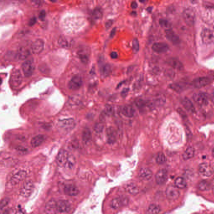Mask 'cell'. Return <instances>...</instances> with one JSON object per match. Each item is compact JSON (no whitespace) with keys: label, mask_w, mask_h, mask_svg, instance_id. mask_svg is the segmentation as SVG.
Returning a JSON list of instances; mask_svg holds the SVG:
<instances>
[{"label":"cell","mask_w":214,"mask_h":214,"mask_svg":"<svg viewBox=\"0 0 214 214\" xmlns=\"http://www.w3.org/2000/svg\"><path fill=\"white\" fill-rule=\"evenodd\" d=\"M115 33H116V28H114L112 29L111 32H110V37L112 38V37H114L115 36Z\"/></svg>","instance_id":"55"},{"label":"cell","mask_w":214,"mask_h":214,"mask_svg":"<svg viewBox=\"0 0 214 214\" xmlns=\"http://www.w3.org/2000/svg\"><path fill=\"white\" fill-rule=\"evenodd\" d=\"M125 191L132 195H136L139 192L138 187L134 183L128 184L125 187Z\"/></svg>","instance_id":"30"},{"label":"cell","mask_w":214,"mask_h":214,"mask_svg":"<svg viewBox=\"0 0 214 214\" xmlns=\"http://www.w3.org/2000/svg\"><path fill=\"white\" fill-rule=\"evenodd\" d=\"M159 24L162 27L166 28L167 29H169L170 25L169 22L164 19H160L159 21Z\"/></svg>","instance_id":"46"},{"label":"cell","mask_w":214,"mask_h":214,"mask_svg":"<svg viewBox=\"0 0 214 214\" xmlns=\"http://www.w3.org/2000/svg\"><path fill=\"white\" fill-rule=\"evenodd\" d=\"M152 49L154 52L157 53L162 54L167 52L169 48L168 45L165 43L157 42L153 44Z\"/></svg>","instance_id":"16"},{"label":"cell","mask_w":214,"mask_h":214,"mask_svg":"<svg viewBox=\"0 0 214 214\" xmlns=\"http://www.w3.org/2000/svg\"><path fill=\"white\" fill-rule=\"evenodd\" d=\"M32 3L35 5H40L41 4V0H31Z\"/></svg>","instance_id":"52"},{"label":"cell","mask_w":214,"mask_h":214,"mask_svg":"<svg viewBox=\"0 0 214 214\" xmlns=\"http://www.w3.org/2000/svg\"><path fill=\"white\" fill-rule=\"evenodd\" d=\"M153 103H151L152 105L154 104L156 106H162L165 102V98L162 95H159L156 97L153 100Z\"/></svg>","instance_id":"37"},{"label":"cell","mask_w":214,"mask_h":214,"mask_svg":"<svg viewBox=\"0 0 214 214\" xmlns=\"http://www.w3.org/2000/svg\"><path fill=\"white\" fill-rule=\"evenodd\" d=\"M166 63L169 66H171L176 69L181 70L183 68V66L182 63L177 59L174 58H169L166 61Z\"/></svg>","instance_id":"25"},{"label":"cell","mask_w":214,"mask_h":214,"mask_svg":"<svg viewBox=\"0 0 214 214\" xmlns=\"http://www.w3.org/2000/svg\"><path fill=\"white\" fill-rule=\"evenodd\" d=\"M76 164V159L75 157L72 154H70L68 159L66 165L65 167L68 169H71L73 168Z\"/></svg>","instance_id":"39"},{"label":"cell","mask_w":214,"mask_h":214,"mask_svg":"<svg viewBox=\"0 0 214 214\" xmlns=\"http://www.w3.org/2000/svg\"><path fill=\"white\" fill-rule=\"evenodd\" d=\"M194 152L195 151L193 147H189L182 155L183 159L185 160H187L192 158L194 156Z\"/></svg>","instance_id":"31"},{"label":"cell","mask_w":214,"mask_h":214,"mask_svg":"<svg viewBox=\"0 0 214 214\" xmlns=\"http://www.w3.org/2000/svg\"><path fill=\"white\" fill-rule=\"evenodd\" d=\"M57 213H68L71 210L70 204L67 201L60 200L57 202Z\"/></svg>","instance_id":"12"},{"label":"cell","mask_w":214,"mask_h":214,"mask_svg":"<svg viewBox=\"0 0 214 214\" xmlns=\"http://www.w3.org/2000/svg\"><path fill=\"white\" fill-rule=\"evenodd\" d=\"M26 176H27V173L25 171H18L16 174L14 175L11 178V180H10L11 184L13 185H17L19 182L24 180L26 178Z\"/></svg>","instance_id":"17"},{"label":"cell","mask_w":214,"mask_h":214,"mask_svg":"<svg viewBox=\"0 0 214 214\" xmlns=\"http://www.w3.org/2000/svg\"><path fill=\"white\" fill-rule=\"evenodd\" d=\"M212 155L214 157V148L213 149V151H212Z\"/></svg>","instance_id":"61"},{"label":"cell","mask_w":214,"mask_h":214,"mask_svg":"<svg viewBox=\"0 0 214 214\" xmlns=\"http://www.w3.org/2000/svg\"><path fill=\"white\" fill-rule=\"evenodd\" d=\"M112 22L111 20H109L106 22V28H109L111 27L112 25Z\"/></svg>","instance_id":"54"},{"label":"cell","mask_w":214,"mask_h":214,"mask_svg":"<svg viewBox=\"0 0 214 214\" xmlns=\"http://www.w3.org/2000/svg\"><path fill=\"white\" fill-rule=\"evenodd\" d=\"M108 141L109 144H113L116 140V132L112 127L108 128L107 130Z\"/></svg>","instance_id":"27"},{"label":"cell","mask_w":214,"mask_h":214,"mask_svg":"<svg viewBox=\"0 0 214 214\" xmlns=\"http://www.w3.org/2000/svg\"><path fill=\"white\" fill-rule=\"evenodd\" d=\"M183 16L187 25L189 26H193L195 21V14L192 9L190 8L186 9L183 12Z\"/></svg>","instance_id":"5"},{"label":"cell","mask_w":214,"mask_h":214,"mask_svg":"<svg viewBox=\"0 0 214 214\" xmlns=\"http://www.w3.org/2000/svg\"><path fill=\"white\" fill-rule=\"evenodd\" d=\"M128 91H129L128 88H124L122 91L121 93V95L123 97H125L128 94Z\"/></svg>","instance_id":"51"},{"label":"cell","mask_w":214,"mask_h":214,"mask_svg":"<svg viewBox=\"0 0 214 214\" xmlns=\"http://www.w3.org/2000/svg\"><path fill=\"white\" fill-rule=\"evenodd\" d=\"M181 103L184 108L189 112L192 113L195 112V108L194 106L193 103L188 98H185L182 100Z\"/></svg>","instance_id":"28"},{"label":"cell","mask_w":214,"mask_h":214,"mask_svg":"<svg viewBox=\"0 0 214 214\" xmlns=\"http://www.w3.org/2000/svg\"><path fill=\"white\" fill-rule=\"evenodd\" d=\"M78 55L82 62L87 63L89 59V51L88 49L82 48L78 51Z\"/></svg>","instance_id":"26"},{"label":"cell","mask_w":214,"mask_h":214,"mask_svg":"<svg viewBox=\"0 0 214 214\" xmlns=\"http://www.w3.org/2000/svg\"><path fill=\"white\" fill-rule=\"evenodd\" d=\"M23 78L20 71L18 69L13 70L10 78V85L13 88H16L21 85Z\"/></svg>","instance_id":"1"},{"label":"cell","mask_w":214,"mask_h":214,"mask_svg":"<svg viewBox=\"0 0 214 214\" xmlns=\"http://www.w3.org/2000/svg\"><path fill=\"white\" fill-rule=\"evenodd\" d=\"M212 100H213V102H214V93L212 95Z\"/></svg>","instance_id":"58"},{"label":"cell","mask_w":214,"mask_h":214,"mask_svg":"<svg viewBox=\"0 0 214 214\" xmlns=\"http://www.w3.org/2000/svg\"><path fill=\"white\" fill-rule=\"evenodd\" d=\"M82 138L83 141L85 143H87L91 140L92 133L89 128H85L83 131Z\"/></svg>","instance_id":"32"},{"label":"cell","mask_w":214,"mask_h":214,"mask_svg":"<svg viewBox=\"0 0 214 214\" xmlns=\"http://www.w3.org/2000/svg\"><path fill=\"white\" fill-rule=\"evenodd\" d=\"M131 7H132V8H133V9H136V8H137L138 7L137 3L136 2H133L132 3V5H131Z\"/></svg>","instance_id":"56"},{"label":"cell","mask_w":214,"mask_h":214,"mask_svg":"<svg viewBox=\"0 0 214 214\" xmlns=\"http://www.w3.org/2000/svg\"><path fill=\"white\" fill-rule=\"evenodd\" d=\"M193 99L195 102L200 106H206L208 104V97L204 93H196L193 95Z\"/></svg>","instance_id":"13"},{"label":"cell","mask_w":214,"mask_h":214,"mask_svg":"<svg viewBox=\"0 0 214 214\" xmlns=\"http://www.w3.org/2000/svg\"><path fill=\"white\" fill-rule=\"evenodd\" d=\"M93 16L96 19H100L103 16L102 10L99 8H95L93 12Z\"/></svg>","instance_id":"43"},{"label":"cell","mask_w":214,"mask_h":214,"mask_svg":"<svg viewBox=\"0 0 214 214\" xmlns=\"http://www.w3.org/2000/svg\"><path fill=\"white\" fill-rule=\"evenodd\" d=\"M37 22V18L35 17L32 18L30 20H29V26H33V25H35Z\"/></svg>","instance_id":"50"},{"label":"cell","mask_w":214,"mask_h":214,"mask_svg":"<svg viewBox=\"0 0 214 214\" xmlns=\"http://www.w3.org/2000/svg\"><path fill=\"white\" fill-rule=\"evenodd\" d=\"M46 15V13L45 11L44 10H42L39 14V19L41 21H44L45 19Z\"/></svg>","instance_id":"48"},{"label":"cell","mask_w":214,"mask_h":214,"mask_svg":"<svg viewBox=\"0 0 214 214\" xmlns=\"http://www.w3.org/2000/svg\"><path fill=\"white\" fill-rule=\"evenodd\" d=\"M139 1L141 3H144L146 1V0H139Z\"/></svg>","instance_id":"59"},{"label":"cell","mask_w":214,"mask_h":214,"mask_svg":"<svg viewBox=\"0 0 214 214\" xmlns=\"http://www.w3.org/2000/svg\"><path fill=\"white\" fill-rule=\"evenodd\" d=\"M156 161L158 164H162L165 163L166 161V158L165 155L162 153H159L157 155L156 158Z\"/></svg>","instance_id":"40"},{"label":"cell","mask_w":214,"mask_h":214,"mask_svg":"<svg viewBox=\"0 0 214 214\" xmlns=\"http://www.w3.org/2000/svg\"><path fill=\"white\" fill-rule=\"evenodd\" d=\"M50 1L52 2L53 3H55V2H56V0H50Z\"/></svg>","instance_id":"60"},{"label":"cell","mask_w":214,"mask_h":214,"mask_svg":"<svg viewBox=\"0 0 214 214\" xmlns=\"http://www.w3.org/2000/svg\"><path fill=\"white\" fill-rule=\"evenodd\" d=\"M132 46H133V51L134 53H137L139 50V44L138 40L137 39H134L132 42Z\"/></svg>","instance_id":"44"},{"label":"cell","mask_w":214,"mask_h":214,"mask_svg":"<svg viewBox=\"0 0 214 214\" xmlns=\"http://www.w3.org/2000/svg\"><path fill=\"white\" fill-rule=\"evenodd\" d=\"M110 57L113 59H115L118 57V54L116 52H112L111 54H110Z\"/></svg>","instance_id":"53"},{"label":"cell","mask_w":214,"mask_h":214,"mask_svg":"<svg viewBox=\"0 0 214 214\" xmlns=\"http://www.w3.org/2000/svg\"><path fill=\"white\" fill-rule=\"evenodd\" d=\"M168 178V174L166 169H162L159 170L155 177L156 182L159 185H163L166 182Z\"/></svg>","instance_id":"15"},{"label":"cell","mask_w":214,"mask_h":214,"mask_svg":"<svg viewBox=\"0 0 214 214\" xmlns=\"http://www.w3.org/2000/svg\"><path fill=\"white\" fill-rule=\"evenodd\" d=\"M103 112L108 116H111L114 114V109L111 105L107 104L105 106V109Z\"/></svg>","instance_id":"41"},{"label":"cell","mask_w":214,"mask_h":214,"mask_svg":"<svg viewBox=\"0 0 214 214\" xmlns=\"http://www.w3.org/2000/svg\"><path fill=\"white\" fill-rule=\"evenodd\" d=\"M101 72L104 77H106L109 76L112 72L111 66L109 64H106L102 67Z\"/></svg>","instance_id":"38"},{"label":"cell","mask_w":214,"mask_h":214,"mask_svg":"<svg viewBox=\"0 0 214 214\" xmlns=\"http://www.w3.org/2000/svg\"><path fill=\"white\" fill-rule=\"evenodd\" d=\"M210 82V80L207 77H201L196 78L193 81L194 86L197 88H200L206 86Z\"/></svg>","instance_id":"21"},{"label":"cell","mask_w":214,"mask_h":214,"mask_svg":"<svg viewBox=\"0 0 214 214\" xmlns=\"http://www.w3.org/2000/svg\"><path fill=\"white\" fill-rule=\"evenodd\" d=\"M30 54V52L28 49L22 47L20 48L17 53V56L18 59L21 60H24L28 57Z\"/></svg>","instance_id":"29"},{"label":"cell","mask_w":214,"mask_h":214,"mask_svg":"<svg viewBox=\"0 0 214 214\" xmlns=\"http://www.w3.org/2000/svg\"><path fill=\"white\" fill-rule=\"evenodd\" d=\"M123 115L128 118H132L135 114L134 108L131 105H127L123 106L121 110Z\"/></svg>","instance_id":"24"},{"label":"cell","mask_w":214,"mask_h":214,"mask_svg":"<svg viewBox=\"0 0 214 214\" xmlns=\"http://www.w3.org/2000/svg\"><path fill=\"white\" fill-rule=\"evenodd\" d=\"M178 112H179L180 115H181V117L184 118V119H185L187 118V115H186L185 112L184 111V110L180 108H179L177 110Z\"/></svg>","instance_id":"49"},{"label":"cell","mask_w":214,"mask_h":214,"mask_svg":"<svg viewBox=\"0 0 214 214\" xmlns=\"http://www.w3.org/2000/svg\"><path fill=\"white\" fill-rule=\"evenodd\" d=\"M58 43L59 46L64 48H67L70 46V42L66 37L60 36L58 40Z\"/></svg>","instance_id":"35"},{"label":"cell","mask_w":214,"mask_h":214,"mask_svg":"<svg viewBox=\"0 0 214 214\" xmlns=\"http://www.w3.org/2000/svg\"><path fill=\"white\" fill-rule=\"evenodd\" d=\"M57 202L54 200L49 201L46 204L45 211L46 213L54 214L57 213Z\"/></svg>","instance_id":"20"},{"label":"cell","mask_w":214,"mask_h":214,"mask_svg":"<svg viewBox=\"0 0 214 214\" xmlns=\"http://www.w3.org/2000/svg\"><path fill=\"white\" fill-rule=\"evenodd\" d=\"M128 202L127 198H116L111 201L110 205L112 209L116 210L121 207L123 205L127 204Z\"/></svg>","instance_id":"14"},{"label":"cell","mask_w":214,"mask_h":214,"mask_svg":"<svg viewBox=\"0 0 214 214\" xmlns=\"http://www.w3.org/2000/svg\"><path fill=\"white\" fill-rule=\"evenodd\" d=\"M22 69L25 77H30L35 69L33 62L31 60H26L22 64Z\"/></svg>","instance_id":"6"},{"label":"cell","mask_w":214,"mask_h":214,"mask_svg":"<svg viewBox=\"0 0 214 214\" xmlns=\"http://www.w3.org/2000/svg\"><path fill=\"white\" fill-rule=\"evenodd\" d=\"M104 128V124L103 122L97 123L95 124L94 129L95 132L97 133H101L103 132Z\"/></svg>","instance_id":"45"},{"label":"cell","mask_w":214,"mask_h":214,"mask_svg":"<svg viewBox=\"0 0 214 214\" xmlns=\"http://www.w3.org/2000/svg\"><path fill=\"white\" fill-rule=\"evenodd\" d=\"M75 125V122L72 119L60 120L58 122L59 127L65 131H70L74 128Z\"/></svg>","instance_id":"10"},{"label":"cell","mask_w":214,"mask_h":214,"mask_svg":"<svg viewBox=\"0 0 214 214\" xmlns=\"http://www.w3.org/2000/svg\"><path fill=\"white\" fill-rule=\"evenodd\" d=\"M33 188V184L31 181H26L21 187L20 194L23 197L27 198L32 193Z\"/></svg>","instance_id":"9"},{"label":"cell","mask_w":214,"mask_h":214,"mask_svg":"<svg viewBox=\"0 0 214 214\" xmlns=\"http://www.w3.org/2000/svg\"><path fill=\"white\" fill-rule=\"evenodd\" d=\"M9 201H10V200H9V198H5L3 199L1 202V203H0V208H1V210L3 207H5L7 206L8 204L9 203Z\"/></svg>","instance_id":"47"},{"label":"cell","mask_w":214,"mask_h":214,"mask_svg":"<svg viewBox=\"0 0 214 214\" xmlns=\"http://www.w3.org/2000/svg\"><path fill=\"white\" fill-rule=\"evenodd\" d=\"M166 198L170 201H175L177 200L180 195L178 188L175 186H168L166 191Z\"/></svg>","instance_id":"2"},{"label":"cell","mask_w":214,"mask_h":214,"mask_svg":"<svg viewBox=\"0 0 214 214\" xmlns=\"http://www.w3.org/2000/svg\"><path fill=\"white\" fill-rule=\"evenodd\" d=\"M69 155L70 153L67 151L61 150L57 157V163L58 165L61 167H65Z\"/></svg>","instance_id":"3"},{"label":"cell","mask_w":214,"mask_h":214,"mask_svg":"<svg viewBox=\"0 0 214 214\" xmlns=\"http://www.w3.org/2000/svg\"><path fill=\"white\" fill-rule=\"evenodd\" d=\"M211 183L207 180H203L198 184V187L202 191L208 190L211 188Z\"/></svg>","instance_id":"33"},{"label":"cell","mask_w":214,"mask_h":214,"mask_svg":"<svg viewBox=\"0 0 214 214\" xmlns=\"http://www.w3.org/2000/svg\"><path fill=\"white\" fill-rule=\"evenodd\" d=\"M46 137L44 135H38L34 137L31 141V144L32 147H38L45 140Z\"/></svg>","instance_id":"23"},{"label":"cell","mask_w":214,"mask_h":214,"mask_svg":"<svg viewBox=\"0 0 214 214\" xmlns=\"http://www.w3.org/2000/svg\"><path fill=\"white\" fill-rule=\"evenodd\" d=\"M165 34L167 40L174 44H178L180 42L179 37L171 29H168L166 30Z\"/></svg>","instance_id":"18"},{"label":"cell","mask_w":214,"mask_h":214,"mask_svg":"<svg viewBox=\"0 0 214 214\" xmlns=\"http://www.w3.org/2000/svg\"><path fill=\"white\" fill-rule=\"evenodd\" d=\"M170 88L177 92H181L183 90V85L179 83H175L170 85Z\"/></svg>","instance_id":"42"},{"label":"cell","mask_w":214,"mask_h":214,"mask_svg":"<svg viewBox=\"0 0 214 214\" xmlns=\"http://www.w3.org/2000/svg\"><path fill=\"white\" fill-rule=\"evenodd\" d=\"M161 207L157 204H151L149 206L147 213L149 214H158L160 213Z\"/></svg>","instance_id":"36"},{"label":"cell","mask_w":214,"mask_h":214,"mask_svg":"<svg viewBox=\"0 0 214 214\" xmlns=\"http://www.w3.org/2000/svg\"><path fill=\"white\" fill-rule=\"evenodd\" d=\"M199 171L204 176L210 177L213 174L214 169L210 165L203 163L199 166Z\"/></svg>","instance_id":"11"},{"label":"cell","mask_w":214,"mask_h":214,"mask_svg":"<svg viewBox=\"0 0 214 214\" xmlns=\"http://www.w3.org/2000/svg\"><path fill=\"white\" fill-rule=\"evenodd\" d=\"M152 8H151V7H149V8H148L147 9V11H148V12H151V11H152Z\"/></svg>","instance_id":"57"},{"label":"cell","mask_w":214,"mask_h":214,"mask_svg":"<svg viewBox=\"0 0 214 214\" xmlns=\"http://www.w3.org/2000/svg\"></svg>","instance_id":"62"},{"label":"cell","mask_w":214,"mask_h":214,"mask_svg":"<svg viewBox=\"0 0 214 214\" xmlns=\"http://www.w3.org/2000/svg\"><path fill=\"white\" fill-rule=\"evenodd\" d=\"M64 192L68 196H75L78 194L79 190L74 185H68L65 186Z\"/></svg>","instance_id":"22"},{"label":"cell","mask_w":214,"mask_h":214,"mask_svg":"<svg viewBox=\"0 0 214 214\" xmlns=\"http://www.w3.org/2000/svg\"><path fill=\"white\" fill-rule=\"evenodd\" d=\"M82 80L81 77L80 75H74L71 79L69 82L68 87L70 89L73 91L78 90L82 85Z\"/></svg>","instance_id":"7"},{"label":"cell","mask_w":214,"mask_h":214,"mask_svg":"<svg viewBox=\"0 0 214 214\" xmlns=\"http://www.w3.org/2000/svg\"><path fill=\"white\" fill-rule=\"evenodd\" d=\"M201 36L202 41L204 44H210L214 40L213 33L211 30L209 29H203L202 31Z\"/></svg>","instance_id":"8"},{"label":"cell","mask_w":214,"mask_h":214,"mask_svg":"<svg viewBox=\"0 0 214 214\" xmlns=\"http://www.w3.org/2000/svg\"><path fill=\"white\" fill-rule=\"evenodd\" d=\"M44 46V41L41 39H37L31 43L30 50L31 52L35 55H38L42 52Z\"/></svg>","instance_id":"4"},{"label":"cell","mask_w":214,"mask_h":214,"mask_svg":"<svg viewBox=\"0 0 214 214\" xmlns=\"http://www.w3.org/2000/svg\"><path fill=\"white\" fill-rule=\"evenodd\" d=\"M139 177L142 180H150L152 177L153 173L152 171L147 168H143L140 169L139 171Z\"/></svg>","instance_id":"19"},{"label":"cell","mask_w":214,"mask_h":214,"mask_svg":"<svg viewBox=\"0 0 214 214\" xmlns=\"http://www.w3.org/2000/svg\"><path fill=\"white\" fill-rule=\"evenodd\" d=\"M175 186L178 188L184 189L187 186V183L185 180L183 178L178 177L174 182Z\"/></svg>","instance_id":"34"}]
</instances>
